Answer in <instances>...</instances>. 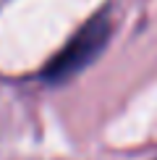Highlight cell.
I'll list each match as a JSON object with an SVG mask.
<instances>
[{"label": "cell", "mask_w": 157, "mask_h": 160, "mask_svg": "<svg viewBox=\"0 0 157 160\" xmlns=\"http://www.w3.org/2000/svg\"><path fill=\"white\" fill-rule=\"evenodd\" d=\"M107 42H110V18H107V13H97L47 63V68L42 71V79L50 84H60V82L74 79L89 63H94L100 58V52L107 48Z\"/></svg>", "instance_id": "obj_1"}]
</instances>
